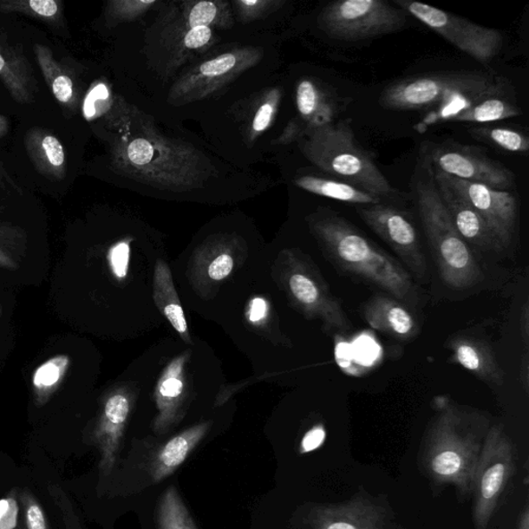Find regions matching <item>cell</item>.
I'll list each match as a JSON object with an SVG mask.
<instances>
[{
	"mask_svg": "<svg viewBox=\"0 0 529 529\" xmlns=\"http://www.w3.org/2000/svg\"><path fill=\"white\" fill-rule=\"evenodd\" d=\"M293 529H401L387 496L360 489L349 500L337 504L309 502L291 519Z\"/></svg>",
	"mask_w": 529,
	"mask_h": 529,
	"instance_id": "52a82bcc",
	"label": "cell"
},
{
	"mask_svg": "<svg viewBox=\"0 0 529 529\" xmlns=\"http://www.w3.org/2000/svg\"><path fill=\"white\" fill-rule=\"evenodd\" d=\"M0 316H2V307H0Z\"/></svg>",
	"mask_w": 529,
	"mask_h": 529,
	"instance_id": "681fc988",
	"label": "cell"
},
{
	"mask_svg": "<svg viewBox=\"0 0 529 529\" xmlns=\"http://www.w3.org/2000/svg\"><path fill=\"white\" fill-rule=\"evenodd\" d=\"M417 211L442 282L455 290L469 289L484 279L472 248L457 232L443 205L428 156L417 167L413 181Z\"/></svg>",
	"mask_w": 529,
	"mask_h": 529,
	"instance_id": "3957f363",
	"label": "cell"
},
{
	"mask_svg": "<svg viewBox=\"0 0 529 529\" xmlns=\"http://www.w3.org/2000/svg\"><path fill=\"white\" fill-rule=\"evenodd\" d=\"M154 299L161 311L168 318V321L172 324L174 329L186 341H189L185 312L182 310L178 293L175 291L171 271L161 260L155 267Z\"/></svg>",
	"mask_w": 529,
	"mask_h": 529,
	"instance_id": "7402d4cb",
	"label": "cell"
},
{
	"mask_svg": "<svg viewBox=\"0 0 529 529\" xmlns=\"http://www.w3.org/2000/svg\"><path fill=\"white\" fill-rule=\"evenodd\" d=\"M297 107L299 113L311 122V128L332 123L335 113L331 103L317 85L310 80H303L298 85Z\"/></svg>",
	"mask_w": 529,
	"mask_h": 529,
	"instance_id": "484cf974",
	"label": "cell"
},
{
	"mask_svg": "<svg viewBox=\"0 0 529 529\" xmlns=\"http://www.w3.org/2000/svg\"><path fill=\"white\" fill-rule=\"evenodd\" d=\"M209 426H211V423H203L189 428L173 437L160 449L152 463V468H150L154 483L165 480L184 465L187 457L203 440Z\"/></svg>",
	"mask_w": 529,
	"mask_h": 529,
	"instance_id": "ffe728a7",
	"label": "cell"
},
{
	"mask_svg": "<svg viewBox=\"0 0 529 529\" xmlns=\"http://www.w3.org/2000/svg\"><path fill=\"white\" fill-rule=\"evenodd\" d=\"M0 187L12 188L14 189V191L21 193V188L19 187L17 182L12 179L8 171H6L2 161H0Z\"/></svg>",
	"mask_w": 529,
	"mask_h": 529,
	"instance_id": "7bdbcfd3",
	"label": "cell"
},
{
	"mask_svg": "<svg viewBox=\"0 0 529 529\" xmlns=\"http://www.w3.org/2000/svg\"><path fill=\"white\" fill-rule=\"evenodd\" d=\"M267 304L263 299L256 298L251 305L250 319L253 323L260 322L266 317Z\"/></svg>",
	"mask_w": 529,
	"mask_h": 529,
	"instance_id": "b9f144b4",
	"label": "cell"
},
{
	"mask_svg": "<svg viewBox=\"0 0 529 529\" xmlns=\"http://www.w3.org/2000/svg\"><path fill=\"white\" fill-rule=\"evenodd\" d=\"M273 113L274 109L270 103L263 104V106L259 109L256 116H254L252 122L254 132H263V130L269 127Z\"/></svg>",
	"mask_w": 529,
	"mask_h": 529,
	"instance_id": "ab89813d",
	"label": "cell"
},
{
	"mask_svg": "<svg viewBox=\"0 0 529 529\" xmlns=\"http://www.w3.org/2000/svg\"><path fill=\"white\" fill-rule=\"evenodd\" d=\"M408 16L384 0H342L326 5L318 21L335 40L357 42L401 30Z\"/></svg>",
	"mask_w": 529,
	"mask_h": 529,
	"instance_id": "ba28073f",
	"label": "cell"
},
{
	"mask_svg": "<svg viewBox=\"0 0 529 529\" xmlns=\"http://www.w3.org/2000/svg\"><path fill=\"white\" fill-rule=\"evenodd\" d=\"M528 507L525 508L524 513L521 514V520L518 525V529H529L528 526Z\"/></svg>",
	"mask_w": 529,
	"mask_h": 529,
	"instance_id": "7dc6e473",
	"label": "cell"
},
{
	"mask_svg": "<svg viewBox=\"0 0 529 529\" xmlns=\"http://www.w3.org/2000/svg\"><path fill=\"white\" fill-rule=\"evenodd\" d=\"M11 121L8 117L0 114V139L10 133Z\"/></svg>",
	"mask_w": 529,
	"mask_h": 529,
	"instance_id": "bcb514c9",
	"label": "cell"
},
{
	"mask_svg": "<svg viewBox=\"0 0 529 529\" xmlns=\"http://www.w3.org/2000/svg\"><path fill=\"white\" fill-rule=\"evenodd\" d=\"M211 29L208 26H197L187 32L185 45L188 49H198L211 41Z\"/></svg>",
	"mask_w": 529,
	"mask_h": 529,
	"instance_id": "74e56055",
	"label": "cell"
},
{
	"mask_svg": "<svg viewBox=\"0 0 529 529\" xmlns=\"http://www.w3.org/2000/svg\"><path fill=\"white\" fill-rule=\"evenodd\" d=\"M362 317L372 329L397 341H411L420 332L413 310L384 293L368 300L362 307Z\"/></svg>",
	"mask_w": 529,
	"mask_h": 529,
	"instance_id": "4fadbf2b",
	"label": "cell"
},
{
	"mask_svg": "<svg viewBox=\"0 0 529 529\" xmlns=\"http://www.w3.org/2000/svg\"><path fill=\"white\" fill-rule=\"evenodd\" d=\"M128 414L129 401L122 393L110 395L104 402L99 424L95 431V441L101 450V469L103 475H109L114 467Z\"/></svg>",
	"mask_w": 529,
	"mask_h": 529,
	"instance_id": "ac0fdd59",
	"label": "cell"
},
{
	"mask_svg": "<svg viewBox=\"0 0 529 529\" xmlns=\"http://www.w3.org/2000/svg\"><path fill=\"white\" fill-rule=\"evenodd\" d=\"M234 260L230 254H221L209 266V277L214 280H221L230 276L233 270Z\"/></svg>",
	"mask_w": 529,
	"mask_h": 529,
	"instance_id": "d590c367",
	"label": "cell"
},
{
	"mask_svg": "<svg viewBox=\"0 0 529 529\" xmlns=\"http://www.w3.org/2000/svg\"><path fill=\"white\" fill-rule=\"evenodd\" d=\"M295 184L306 192L322 195V197L345 202L356 205H374L383 203L381 198L370 193L362 191L354 186L342 180H333L316 176H302Z\"/></svg>",
	"mask_w": 529,
	"mask_h": 529,
	"instance_id": "44dd1931",
	"label": "cell"
},
{
	"mask_svg": "<svg viewBox=\"0 0 529 529\" xmlns=\"http://www.w3.org/2000/svg\"><path fill=\"white\" fill-rule=\"evenodd\" d=\"M528 368H529V363H528V355L526 352V354L524 356V359H522V363H521V382H522V384H524V388H525V392H528V386H529Z\"/></svg>",
	"mask_w": 529,
	"mask_h": 529,
	"instance_id": "f6af8a7d",
	"label": "cell"
},
{
	"mask_svg": "<svg viewBox=\"0 0 529 529\" xmlns=\"http://www.w3.org/2000/svg\"><path fill=\"white\" fill-rule=\"evenodd\" d=\"M394 4L482 64L492 62L504 44L501 31L470 22L433 5L408 0H394Z\"/></svg>",
	"mask_w": 529,
	"mask_h": 529,
	"instance_id": "9c48e42d",
	"label": "cell"
},
{
	"mask_svg": "<svg viewBox=\"0 0 529 529\" xmlns=\"http://www.w3.org/2000/svg\"><path fill=\"white\" fill-rule=\"evenodd\" d=\"M25 152L38 174L49 180L62 181L68 175V155L62 142L42 128H31L24 136Z\"/></svg>",
	"mask_w": 529,
	"mask_h": 529,
	"instance_id": "e0dca14e",
	"label": "cell"
},
{
	"mask_svg": "<svg viewBox=\"0 0 529 529\" xmlns=\"http://www.w3.org/2000/svg\"><path fill=\"white\" fill-rule=\"evenodd\" d=\"M428 158L434 169L456 178L504 192L515 186L514 174L508 168L467 149L437 147Z\"/></svg>",
	"mask_w": 529,
	"mask_h": 529,
	"instance_id": "7c38bea8",
	"label": "cell"
},
{
	"mask_svg": "<svg viewBox=\"0 0 529 529\" xmlns=\"http://www.w3.org/2000/svg\"><path fill=\"white\" fill-rule=\"evenodd\" d=\"M502 87L504 83L499 78L481 71H440L391 84L383 91L380 104L395 111L450 108L456 104V111L486 97L504 95Z\"/></svg>",
	"mask_w": 529,
	"mask_h": 529,
	"instance_id": "277c9868",
	"label": "cell"
},
{
	"mask_svg": "<svg viewBox=\"0 0 529 529\" xmlns=\"http://www.w3.org/2000/svg\"><path fill=\"white\" fill-rule=\"evenodd\" d=\"M109 97V90L106 87V85L99 84L95 87L93 91H90V94L87 97V101H85L84 104V112L85 116L87 117L88 120L94 119L95 115V104L97 102H101L103 100H108Z\"/></svg>",
	"mask_w": 529,
	"mask_h": 529,
	"instance_id": "f35d334b",
	"label": "cell"
},
{
	"mask_svg": "<svg viewBox=\"0 0 529 529\" xmlns=\"http://www.w3.org/2000/svg\"><path fill=\"white\" fill-rule=\"evenodd\" d=\"M450 359L460 367L473 372L481 381L492 387L505 384V372L489 345L468 336H456L447 343Z\"/></svg>",
	"mask_w": 529,
	"mask_h": 529,
	"instance_id": "2e32d148",
	"label": "cell"
},
{
	"mask_svg": "<svg viewBox=\"0 0 529 529\" xmlns=\"http://www.w3.org/2000/svg\"><path fill=\"white\" fill-rule=\"evenodd\" d=\"M10 506V498L5 500H0V518L3 517V515L6 512V509L9 508Z\"/></svg>",
	"mask_w": 529,
	"mask_h": 529,
	"instance_id": "c3c4849f",
	"label": "cell"
},
{
	"mask_svg": "<svg viewBox=\"0 0 529 529\" xmlns=\"http://www.w3.org/2000/svg\"><path fill=\"white\" fill-rule=\"evenodd\" d=\"M490 420L478 410L446 404L426 431L421 445V472L436 488L455 487L465 501L473 493L474 478Z\"/></svg>",
	"mask_w": 529,
	"mask_h": 529,
	"instance_id": "6da1fadb",
	"label": "cell"
},
{
	"mask_svg": "<svg viewBox=\"0 0 529 529\" xmlns=\"http://www.w3.org/2000/svg\"><path fill=\"white\" fill-rule=\"evenodd\" d=\"M310 133L304 153L323 171L381 199L396 194L374 160L358 145L348 120L311 128Z\"/></svg>",
	"mask_w": 529,
	"mask_h": 529,
	"instance_id": "5b68a950",
	"label": "cell"
},
{
	"mask_svg": "<svg viewBox=\"0 0 529 529\" xmlns=\"http://www.w3.org/2000/svg\"><path fill=\"white\" fill-rule=\"evenodd\" d=\"M235 64H236V56L228 54L202 64L200 70L201 73L206 77H218L230 71Z\"/></svg>",
	"mask_w": 529,
	"mask_h": 529,
	"instance_id": "d6a6232c",
	"label": "cell"
},
{
	"mask_svg": "<svg viewBox=\"0 0 529 529\" xmlns=\"http://www.w3.org/2000/svg\"><path fill=\"white\" fill-rule=\"evenodd\" d=\"M434 179L450 219L466 243L480 247L482 250H502L504 246L478 212L442 180L435 178Z\"/></svg>",
	"mask_w": 529,
	"mask_h": 529,
	"instance_id": "5bb4252c",
	"label": "cell"
},
{
	"mask_svg": "<svg viewBox=\"0 0 529 529\" xmlns=\"http://www.w3.org/2000/svg\"><path fill=\"white\" fill-rule=\"evenodd\" d=\"M326 439V431L323 426H318L313 427L307 433L300 446V453L306 454L310 453L321 447Z\"/></svg>",
	"mask_w": 529,
	"mask_h": 529,
	"instance_id": "8d00e7d4",
	"label": "cell"
},
{
	"mask_svg": "<svg viewBox=\"0 0 529 529\" xmlns=\"http://www.w3.org/2000/svg\"><path fill=\"white\" fill-rule=\"evenodd\" d=\"M521 333L522 338L526 345H528L529 342V309L528 303H525L524 307V312H522L521 316Z\"/></svg>",
	"mask_w": 529,
	"mask_h": 529,
	"instance_id": "ee69618b",
	"label": "cell"
},
{
	"mask_svg": "<svg viewBox=\"0 0 529 529\" xmlns=\"http://www.w3.org/2000/svg\"><path fill=\"white\" fill-rule=\"evenodd\" d=\"M517 449L504 427H490L474 478L475 529L492 528L517 470Z\"/></svg>",
	"mask_w": 529,
	"mask_h": 529,
	"instance_id": "8992f818",
	"label": "cell"
},
{
	"mask_svg": "<svg viewBox=\"0 0 529 529\" xmlns=\"http://www.w3.org/2000/svg\"><path fill=\"white\" fill-rule=\"evenodd\" d=\"M0 80L12 100L21 104L36 101L37 80L22 45H11L0 37Z\"/></svg>",
	"mask_w": 529,
	"mask_h": 529,
	"instance_id": "9a60e30c",
	"label": "cell"
},
{
	"mask_svg": "<svg viewBox=\"0 0 529 529\" xmlns=\"http://www.w3.org/2000/svg\"><path fill=\"white\" fill-rule=\"evenodd\" d=\"M433 169L434 178L442 180L478 212L504 248L511 244L518 218L517 199L511 192L498 191Z\"/></svg>",
	"mask_w": 529,
	"mask_h": 529,
	"instance_id": "8fae6325",
	"label": "cell"
},
{
	"mask_svg": "<svg viewBox=\"0 0 529 529\" xmlns=\"http://www.w3.org/2000/svg\"><path fill=\"white\" fill-rule=\"evenodd\" d=\"M217 16V6L213 3L202 2L195 4L189 14V25L192 29L197 26L211 24Z\"/></svg>",
	"mask_w": 529,
	"mask_h": 529,
	"instance_id": "836d02e7",
	"label": "cell"
},
{
	"mask_svg": "<svg viewBox=\"0 0 529 529\" xmlns=\"http://www.w3.org/2000/svg\"><path fill=\"white\" fill-rule=\"evenodd\" d=\"M70 365V358L68 355H56L36 369L32 376V390L37 407L45 406L61 387Z\"/></svg>",
	"mask_w": 529,
	"mask_h": 529,
	"instance_id": "d4e9b609",
	"label": "cell"
},
{
	"mask_svg": "<svg viewBox=\"0 0 529 529\" xmlns=\"http://www.w3.org/2000/svg\"><path fill=\"white\" fill-rule=\"evenodd\" d=\"M158 524L160 529H197L174 486L169 487L161 496L158 509Z\"/></svg>",
	"mask_w": 529,
	"mask_h": 529,
	"instance_id": "83f0119b",
	"label": "cell"
},
{
	"mask_svg": "<svg viewBox=\"0 0 529 529\" xmlns=\"http://www.w3.org/2000/svg\"><path fill=\"white\" fill-rule=\"evenodd\" d=\"M34 51L38 68L51 94L61 104L65 114L76 112L79 107L80 94L75 76L71 74L68 65L58 62L54 51L47 45L36 44Z\"/></svg>",
	"mask_w": 529,
	"mask_h": 529,
	"instance_id": "d6986e66",
	"label": "cell"
},
{
	"mask_svg": "<svg viewBox=\"0 0 529 529\" xmlns=\"http://www.w3.org/2000/svg\"><path fill=\"white\" fill-rule=\"evenodd\" d=\"M0 12L36 19L56 29L65 26L62 0H0Z\"/></svg>",
	"mask_w": 529,
	"mask_h": 529,
	"instance_id": "cb8c5ba5",
	"label": "cell"
},
{
	"mask_svg": "<svg viewBox=\"0 0 529 529\" xmlns=\"http://www.w3.org/2000/svg\"><path fill=\"white\" fill-rule=\"evenodd\" d=\"M154 148L152 143L144 139H136L129 144L128 147V156L130 162L135 165H147L153 161Z\"/></svg>",
	"mask_w": 529,
	"mask_h": 529,
	"instance_id": "1f68e13d",
	"label": "cell"
},
{
	"mask_svg": "<svg viewBox=\"0 0 529 529\" xmlns=\"http://www.w3.org/2000/svg\"><path fill=\"white\" fill-rule=\"evenodd\" d=\"M181 363H173L171 368L167 371V374L163 376L162 381L161 382L160 393L163 400L173 401L181 394L184 384H182L180 378Z\"/></svg>",
	"mask_w": 529,
	"mask_h": 529,
	"instance_id": "f546056e",
	"label": "cell"
},
{
	"mask_svg": "<svg viewBox=\"0 0 529 529\" xmlns=\"http://www.w3.org/2000/svg\"><path fill=\"white\" fill-rule=\"evenodd\" d=\"M319 244L339 272L377 287L410 310L422 302L411 274L336 212L318 214L311 223Z\"/></svg>",
	"mask_w": 529,
	"mask_h": 529,
	"instance_id": "7a4b0ae2",
	"label": "cell"
},
{
	"mask_svg": "<svg viewBox=\"0 0 529 529\" xmlns=\"http://www.w3.org/2000/svg\"><path fill=\"white\" fill-rule=\"evenodd\" d=\"M28 247V234L21 227L0 217V268L17 270Z\"/></svg>",
	"mask_w": 529,
	"mask_h": 529,
	"instance_id": "4316f807",
	"label": "cell"
},
{
	"mask_svg": "<svg viewBox=\"0 0 529 529\" xmlns=\"http://www.w3.org/2000/svg\"><path fill=\"white\" fill-rule=\"evenodd\" d=\"M108 258L114 276L119 279L126 277L129 262V245L127 243L117 244L111 248Z\"/></svg>",
	"mask_w": 529,
	"mask_h": 529,
	"instance_id": "4dcf8cb0",
	"label": "cell"
},
{
	"mask_svg": "<svg viewBox=\"0 0 529 529\" xmlns=\"http://www.w3.org/2000/svg\"><path fill=\"white\" fill-rule=\"evenodd\" d=\"M18 504L15 499L10 498V506L0 518V529H15L18 525Z\"/></svg>",
	"mask_w": 529,
	"mask_h": 529,
	"instance_id": "60d3db41",
	"label": "cell"
},
{
	"mask_svg": "<svg viewBox=\"0 0 529 529\" xmlns=\"http://www.w3.org/2000/svg\"><path fill=\"white\" fill-rule=\"evenodd\" d=\"M26 528L28 529H48L43 508L31 498L24 501Z\"/></svg>",
	"mask_w": 529,
	"mask_h": 529,
	"instance_id": "e575fe53",
	"label": "cell"
},
{
	"mask_svg": "<svg viewBox=\"0 0 529 529\" xmlns=\"http://www.w3.org/2000/svg\"><path fill=\"white\" fill-rule=\"evenodd\" d=\"M357 212L370 230L400 257L409 274L419 279L426 277V258L416 227L406 213L383 203L358 207Z\"/></svg>",
	"mask_w": 529,
	"mask_h": 529,
	"instance_id": "30bf717a",
	"label": "cell"
},
{
	"mask_svg": "<svg viewBox=\"0 0 529 529\" xmlns=\"http://www.w3.org/2000/svg\"><path fill=\"white\" fill-rule=\"evenodd\" d=\"M470 133L506 152L525 153L529 149L527 136L517 130L506 128H480L470 130Z\"/></svg>",
	"mask_w": 529,
	"mask_h": 529,
	"instance_id": "f1b7e54d",
	"label": "cell"
},
{
	"mask_svg": "<svg viewBox=\"0 0 529 529\" xmlns=\"http://www.w3.org/2000/svg\"><path fill=\"white\" fill-rule=\"evenodd\" d=\"M520 115V110L511 102L500 96H490L453 112L443 114L440 119L452 122L488 123L512 119Z\"/></svg>",
	"mask_w": 529,
	"mask_h": 529,
	"instance_id": "603a6c76",
	"label": "cell"
}]
</instances>
